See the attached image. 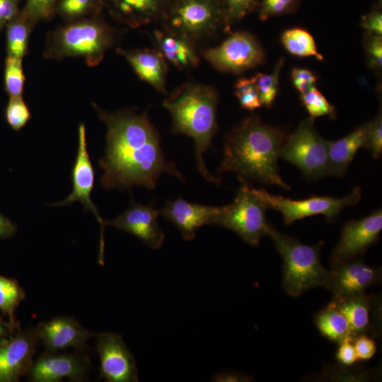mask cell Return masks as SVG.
Instances as JSON below:
<instances>
[{"label":"cell","mask_w":382,"mask_h":382,"mask_svg":"<svg viewBox=\"0 0 382 382\" xmlns=\"http://www.w3.org/2000/svg\"><path fill=\"white\" fill-rule=\"evenodd\" d=\"M235 95L245 110L253 111L262 107L253 77L238 79L235 84Z\"/></svg>","instance_id":"1f68e13d"},{"label":"cell","mask_w":382,"mask_h":382,"mask_svg":"<svg viewBox=\"0 0 382 382\" xmlns=\"http://www.w3.org/2000/svg\"><path fill=\"white\" fill-rule=\"evenodd\" d=\"M100 376L108 382H137L136 360L120 335L100 332L96 336Z\"/></svg>","instance_id":"5bb4252c"},{"label":"cell","mask_w":382,"mask_h":382,"mask_svg":"<svg viewBox=\"0 0 382 382\" xmlns=\"http://www.w3.org/2000/svg\"><path fill=\"white\" fill-rule=\"evenodd\" d=\"M88 369V358L82 354L45 351L33 361L28 374L33 382H58L64 378L78 381L84 378Z\"/></svg>","instance_id":"e0dca14e"},{"label":"cell","mask_w":382,"mask_h":382,"mask_svg":"<svg viewBox=\"0 0 382 382\" xmlns=\"http://www.w3.org/2000/svg\"><path fill=\"white\" fill-rule=\"evenodd\" d=\"M382 228V210L377 209L360 219L347 221L330 258L332 267L357 258L378 241Z\"/></svg>","instance_id":"4fadbf2b"},{"label":"cell","mask_w":382,"mask_h":382,"mask_svg":"<svg viewBox=\"0 0 382 382\" xmlns=\"http://www.w3.org/2000/svg\"><path fill=\"white\" fill-rule=\"evenodd\" d=\"M332 267L325 287L332 292L335 300L363 294L381 279V270L367 265L357 258Z\"/></svg>","instance_id":"9a60e30c"},{"label":"cell","mask_w":382,"mask_h":382,"mask_svg":"<svg viewBox=\"0 0 382 382\" xmlns=\"http://www.w3.org/2000/svg\"><path fill=\"white\" fill-rule=\"evenodd\" d=\"M17 15V0H0V27L8 24Z\"/></svg>","instance_id":"ee69618b"},{"label":"cell","mask_w":382,"mask_h":382,"mask_svg":"<svg viewBox=\"0 0 382 382\" xmlns=\"http://www.w3.org/2000/svg\"><path fill=\"white\" fill-rule=\"evenodd\" d=\"M17 329L13 328L8 322L4 321L3 318L0 316V339L7 337Z\"/></svg>","instance_id":"7dc6e473"},{"label":"cell","mask_w":382,"mask_h":382,"mask_svg":"<svg viewBox=\"0 0 382 382\" xmlns=\"http://www.w3.org/2000/svg\"><path fill=\"white\" fill-rule=\"evenodd\" d=\"M332 301L345 316L352 337L375 331L374 323L371 320L372 318H376L374 314L376 311V301L374 297L363 293Z\"/></svg>","instance_id":"603a6c76"},{"label":"cell","mask_w":382,"mask_h":382,"mask_svg":"<svg viewBox=\"0 0 382 382\" xmlns=\"http://www.w3.org/2000/svg\"><path fill=\"white\" fill-rule=\"evenodd\" d=\"M364 46L368 66L373 71L381 72L382 67V35L366 33Z\"/></svg>","instance_id":"d590c367"},{"label":"cell","mask_w":382,"mask_h":382,"mask_svg":"<svg viewBox=\"0 0 382 382\" xmlns=\"http://www.w3.org/2000/svg\"><path fill=\"white\" fill-rule=\"evenodd\" d=\"M284 59L280 58L271 74L257 73L253 76L262 106L270 108L277 95L279 75Z\"/></svg>","instance_id":"f1b7e54d"},{"label":"cell","mask_w":382,"mask_h":382,"mask_svg":"<svg viewBox=\"0 0 382 382\" xmlns=\"http://www.w3.org/2000/svg\"><path fill=\"white\" fill-rule=\"evenodd\" d=\"M31 24L21 13L8 23L6 42L8 56L22 59L26 52Z\"/></svg>","instance_id":"83f0119b"},{"label":"cell","mask_w":382,"mask_h":382,"mask_svg":"<svg viewBox=\"0 0 382 382\" xmlns=\"http://www.w3.org/2000/svg\"><path fill=\"white\" fill-rule=\"evenodd\" d=\"M361 26L366 33L382 35V13L379 6H375L368 13L364 15Z\"/></svg>","instance_id":"60d3db41"},{"label":"cell","mask_w":382,"mask_h":382,"mask_svg":"<svg viewBox=\"0 0 382 382\" xmlns=\"http://www.w3.org/2000/svg\"><path fill=\"white\" fill-rule=\"evenodd\" d=\"M6 120L15 131L21 129L31 117V114L21 96L11 97L7 105Z\"/></svg>","instance_id":"d6a6232c"},{"label":"cell","mask_w":382,"mask_h":382,"mask_svg":"<svg viewBox=\"0 0 382 382\" xmlns=\"http://www.w3.org/2000/svg\"><path fill=\"white\" fill-rule=\"evenodd\" d=\"M39 340L35 329L18 328L0 339V382H16L29 373Z\"/></svg>","instance_id":"7c38bea8"},{"label":"cell","mask_w":382,"mask_h":382,"mask_svg":"<svg viewBox=\"0 0 382 382\" xmlns=\"http://www.w3.org/2000/svg\"><path fill=\"white\" fill-rule=\"evenodd\" d=\"M97 111L107 127L105 155L99 161L104 188L153 190L163 173L185 181L175 164L166 160L158 133L145 112Z\"/></svg>","instance_id":"6da1fadb"},{"label":"cell","mask_w":382,"mask_h":382,"mask_svg":"<svg viewBox=\"0 0 382 382\" xmlns=\"http://www.w3.org/2000/svg\"><path fill=\"white\" fill-rule=\"evenodd\" d=\"M25 82L22 60L8 56L5 62V89L11 97L21 96Z\"/></svg>","instance_id":"4dcf8cb0"},{"label":"cell","mask_w":382,"mask_h":382,"mask_svg":"<svg viewBox=\"0 0 382 382\" xmlns=\"http://www.w3.org/2000/svg\"><path fill=\"white\" fill-rule=\"evenodd\" d=\"M226 21L231 25L257 8L260 0H221Z\"/></svg>","instance_id":"e575fe53"},{"label":"cell","mask_w":382,"mask_h":382,"mask_svg":"<svg viewBox=\"0 0 382 382\" xmlns=\"http://www.w3.org/2000/svg\"><path fill=\"white\" fill-rule=\"evenodd\" d=\"M291 80L299 94H303L316 86L318 77L309 69L294 67L291 71Z\"/></svg>","instance_id":"f35d334b"},{"label":"cell","mask_w":382,"mask_h":382,"mask_svg":"<svg viewBox=\"0 0 382 382\" xmlns=\"http://www.w3.org/2000/svg\"><path fill=\"white\" fill-rule=\"evenodd\" d=\"M115 16L132 27L152 23L162 18L166 0H110Z\"/></svg>","instance_id":"cb8c5ba5"},{"label":"cell","mask_w":382,"mask_h":382,"mask_svg":"<svg viewBox=\"0 0 382 382\" xmlns=\"http://www.w3.org/2000/svg\"><path fill=\"white\" fill-rule=\"evenodd\" d=\"M354 339L353 337H348L339 344L336 358L345 366H350L358 360L354 346Z\"/></svg>","instance_id":"7bdbcfd3"},{"label":"cell","mask_w":382,"mask_h":382,"mask_svg":"<svg viewBox=\"0 0 382 382\" xmlns=\"http://www.w3.org/2000/svg\"><path fill=\"white\" fill-rule=\"evenodd\" d=\"M203 56L220 71L240 74L262 64L265 51L253 35L238 31L232 33L219 45L205 49Z\"/></svg>","instance_id":"30bf717a"},{"label":"cell","mask_w":382,"mask_h":382,"mask_svg":"<svg viewBox=\"0 0 382 382\" xmlns=\"http://www.w3.org/2000/svg\"><path fill=\"white\" fill-rule=\"evenodd\" d=\"M312 118L302 120L286 137L279 156L297 166L312 179L328 175V141L316 130Z\"/></svg>","instance_id":"ba28073f"},{"label":"cell","mask_w":382,"mask_h":382,"mask_svg":"<svg viewBox=\"0 0 382 382\" xmlns=\"http://www.w3.org/2000/svg\"><path fill=\"white\" fill-rule=\"evenodd\" d=\"M374 158H378L382 154V117L381 113L371 121L366 142L364 146Z\"/></svg>","instance_id":"74e56055"},{"label":"cell","mask_w":382,"mask_h":382,"mask_svg":"<svg viewBox=\"0 0 382 382\" xmlns=\"http://www.w3.org/2000/svg\"><path fill=\"white\" fill-rule=\"evenodd\" d=\"M371 121L336 141H328V175H344L358 150L364 147Z\"/></svg>","instance_id":"ffe728a7"},{"label":"cell","mask_w":382,"mask_h":382,"mask_svg":"<svg viewBox=\"0 0 382 382\" xmlns=\"http://www.w3.org/2000/svg\"><path fill=\"white\" fill-rule=\"evenodd\" d=\"M39 342L47 352H59L69 348L84 349L93 332L72 317L60 316L40 323L35 328Z\"/></svg>","instance_id":"ac0fdd59"},{"label":"cell","mask_w":382,"mask_h":382,"mask_svg":"<svg viewBox=\"0 0 382 382\" xmlns=\"http://www.w3.org/2000/svg\"><path fill=\"white\" fill-rule=\"evenodd\" d=\"M315 323L320 334L333 342L340 344L345 338L352 337L345 316L333 301L317 313Z\"/></svg>","instance_id":"d4e9b609"},{"label":"cell","mask_w":382,"mask_h":382,"mask_svg":"<svg viewBox=\"0 0 382 382\" xmlns=\"http://www.w3.org/2000/svg\"><path fill=\"white\" fill-rule=\"evenodd\" d=\"M92 0H60L61 13L69 18H76L84 13L91 6Z\"/></svg>","instance_id":"b9f144b4"},{"label":"cell","mask_w":382,"mask_h":382,"mask_svg":"<svg viewBox=\"0 0 382 382\" xmlns=\"http://www.w3.org/2000/svg\"><path fill=\"white\" fill-rule=\"evenodd\" d=\"M161 18L164 29L195 45L230 28L221 0H173Z\"/></svg>","instance_id":"5b68a950"},{"label":"cell","mask_w":382,"mask_h":382,"mask_svg":"<svg viewBox=\"0 0 382 382\" xmlns=\"http://www.w3.org/2000/svg\"><path fill=\"white\" fill-rule=\"evenodd\" d=\"M281 42L291 54L299 57H313L323 61V56L318 52L312 35L301 28H292L284 30Z\"/></svg>","instance_id":"484cf974"},{"label":"cell","mask_w":382,"mask_h":382,"mask_svg":"<svg viewBox=\"0 0 382 382\" xmlns=\"http://www.w3.org/2000/svg\"><path fill=\"white\" fill-rule=\"evenodd\" d=\"M57 0H26L21 14L33 24L40 20L50 17Z\"/></svg>","instance_id":"8d00e7d4"},{"label":"cell","mask_w":382,"mask_h":382,"mask_svg":"<svg viewBox=\"0 0 382 382\" xmlns=\"http://www.w3.org/2000/svg\"><path fill=\"white\" fill-rule=\"evenodd\" d=\"M112 42L113 33L108 25L97 20H86L54 32L47 54L56 57H82L93 66L103 59Z\"/></svg>","instance_id":"8992f818"},{"label":"cell","mask_w":382,"mask_h":382,"mask_svg":"<svg viewBox=\"0 0 382 382\" xmlns=\"http://www.w3.org/2000/svg\"><path fill=\"white\" fill-rule=\"evenodd\" d=\"M238 190L233 201L220 207L214 224L236 233L250 245H257L272 227L266 219L268 209L248 183Z\"/></svg>","instance_id":"52a82bcc"},{"label":"cell","mask_w":382,"mask_h":382,"mask_svg":"<svg viewBox=\"0 0 382 382\" xmlns=\"http://www.w3.org/2000/svg\"><path fill=\"white\" fill-rule=\"evenodd\" d=\"M16 231V226L8 219L0 214V238L10 237Z\"/></svg>","instance_id":"f6af8a7d"},{"label":"cell","mask_w":382,"mask_h":382,"mask_svg":"<svg viewBox=\"0 0 382 382\" xmlns=\"http://www.w3.org/2000/svg\"><path fill=\"white\" fill-rule=\"evenodd\" d=\"M159 210L153 204L144 205L132 201L129 208L117 217L104 219V225L115 226L129 233L151 249L162 246L165 234L158 224Z\"/></svg>","instance_id":"2e32d148"},{"label":"cell","mask_w":382,"mask_h":382,"mask_svg":"<svg viewBox=\"0 0 382 382\" xmlns=\"http://www.w3.org/2000/svg\"><path fill=\"white\" fill-rule=\"evenodd\" d=\"M301 0H260L257 9L260 21H267L268 18L291 13L296 11L300 5Z\"/></svg>","instance_id":"836d02e7"},{"label":"cell","mask_w":382,"mask_h":382,"mask_svg":"<svg viewBox=\"0 0 382 382\" xmlns=\"http://www.w3.org/2000/svg\"><path fill=\"white\" fill-rule=\"evenodd\" d=\"M154 38L166 61L177 68L192 69L199 64L195 45L187 39L166 29L154 30Z\"/></svg>","instance_id":"7402d4cb"},{"label":"cell","mask_w":382,"mask_h":382,"mask_svg":"<svg viewBox=\"0 0 382 382\" xmlns=\"http://www.w3.org/2000/svg\"><path fill=\"white\" fill-rule=\"evenodd\" d=\"M253 190L267 208L278 211L282 214L286 226L305 217L318 214L323 215L328 221H332L343 209L357 204L361 196L359 186H355L350 193L342 198L316 195L303 199H291L274 195L262 188L253 187Z\"/></svg>","instance_id":"9c48e42d"},{"label":"cell","mask_w":382,"mask_h":382,"mask_svg":"<svg viewBox=\"0 0 382 382\" xmlns=\"http://www.w3.org/2000/svg\"><path fill=\"white\" fill-rule=\"evenodd\" d=\"M268 235L282 257V285L289 296H299L310 289L325 286L330 270L320 262V250L323 241L313 245H305L272 226Z\"/></svg>","instance_id":"277c9868"},{"label":"cell","mask_w":382,"mask_h":382,"mask_svg":"<svg viewBox=\"0 0 382 382\" xmlns=\"http://www.w3.org/2000/svg\"><path fill=\"white\" fill-rule=\"evenodd\" d=\"M220 207H211L187 202L182 197L168 200L159 215L173 223L185 240H192L196 231L206 224H214Z\"/></svg>","instance_id":"d6986e66"},{"label":"cell","mask_w":382,"mask_h":382,"mask_svg":"<svg viewBox=\"0 0 382 382\" xmlns=\"http://www.w3.org/2000/svg\"><path fill=\"white\" fill-rule=\"evenodd\" d=\"M300 100L309 117L313 120L325 115L332 118L335 116L334 106L328 102L316 86L303 94H300Z\"/></svg>","instance_id":"f546056e"},{"label":"cell","mask_w":382,"mask_h":382,"mask_svg":"<svg viewBox=\"0 0 382 382\" xmlns=\"http://www.w3.org/2000/svg\"><path fill=\"white\" fill-rule=\"evenodd\" d=\"M134 72L156 90L166 91V62L158 50L120 51Z\"/></svg>","instance_id":"44dd1931"},{"label":"cell","mask_w":382,"mask_h":382,"mask_svg":"<svg viewBox=\"0 0 382 382\" xmlns=\"http://www.w3.org/2000/svg\"><path fill=\"white\" fill-rule=\"evenodd\" d=\"M72 191L63 201L52 204L57 207L71 204L79 201L84 210L91 212L100 227L98 263L103 265L104 255V219L100 216L97 207L91 200V194L94 187L95 172L87 149L86 127L81 124L78 129V149L74 163L71 169Z\"/></svg>","instance_id":"8fae6325"},{"label":"cell","mask_w":382,"mask_h":382,"mask_svg":"<svg viewBox=\"0 0 382 382\" xmlns=\"http://www.w3.org/2000/svg\"><path fill=\"white\" fill-rule=\"evenodd\" d=\"M25 297L23 288L16 279L0 275V311L8 317V323L15 329L20 327L15 311Z\"/></svg>","instance_id":"4316f807"},{"label":"cell","mask_w":382,"mask_h":382,"mask_svg":"<svg viewBox=\"0 0 382 382\" xmlns=\"http://www.w3.org/2000/svg\"><path fill=\"white\" fill-rule=\"evenodd\" d=\"M217 104V93L213 87L196 83L184 85L163 103L171 115L173 132L193 139L197 168L205 180L216 184L221 179L207 170L203 155L212 147L218 129Z\"/></svg>","instance_id":"3957f363"},{"label":"cell","mask_w":382,"mask_h":382,"mask_svg":"<svg viewBox=\"0 0 382 382\" xmlns=\"http://www.w3.org/2000/svg\"><path fill=\"white\" fill-rule=\"evenodd\" d=\"M286 137L282 128L267 125L255 115L246 117L226 135L218 173L233 172L241 183L254 180L289 190L277 164Z\"/></svg>","instance_id":"7a4b0ae2"},{"label":"cell","mask_w":382,"mask_h":382,"mask_svg":"<svg viewBox=\"0 0 382 382\" xmlns=\"http://www.w3.org/2000/svg\"><path fill=\"white\" fill-rule=\"evenodd\" d=\"M353 342L358 360L370 359L376 352L374 340L366 334L356 336Z\"/></svg>","instance_id":"ab89813d"},{"label":"cell","mask_w":382,"mask_h":382,"mask_svg":"<svg viewBox=\"0 0 382 382\" xmlns=\"http://www.w3.org/2000/svg\"><path fill=\"white\" fill-rule=\"evenodd\" d=\"M252 378L247 376L235 373H221L214 378V381H248Z\"/></svg>","instance_id":"bcb514c9"}]
</instances>
